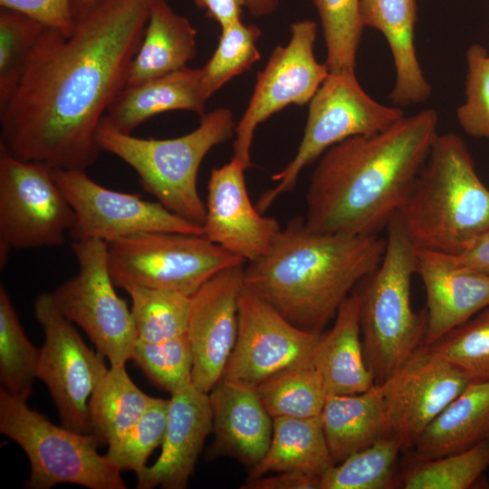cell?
<instances>
[{"label": "cell", "instance_id": "obj_44", "mask_svg": "<svg viewBox=\"0 0 489 489\" xmlns=\"http://www.w3.org/2000/svg\"><path fill=\"white\" fill-rule=\"evenodd\" d=\"M451 256L458 265L489 275V231L479 236L464 252Z\"/></svg>", "mask_w": 489, "mask_h": 489}, {"label": "cell", "instance_id": "obj_36", "mask_svg": "<svg viewBox=\"0 0 489 489\" xmlns=\"http://www.w3.org/2000/svg\"><path fill=\"white\" fill-rule=\"evenodd\" d=\"M427 347L471 382L489 380V306Z\"/></svg>", "mask_w": 489, "mask_h": 489}, {"label": "cell", "instance_id": "obj_34", "mask_svg": "<svg viewBox=\"0 0 489 489\" xmlns=\"http://www.w3.org/2000/svg\"><path fill=\"white\" fill-rule=\"evenodd\" d=\"M40 350L24 333L12 302L0 285V383L12 396L28 399L38 378Z\"/></svg>", "mask_w": 489, "mask_h": 489}, {"label": "cell", "instance_id": "obj_35", "mask_svg": "<svg viewBox=\"0 0 489 489\" xmlns=\"http://www.w3.org/2000/svg\"><path fill=\"white\" fill-rule=\"evenodd\" d=\"M321 19L330 73H355L363 23L360 0H312Z\"/></svg>", "mask_w": 489, "mask_h": 489}, {"label": "cell", "instance_id": "obj_47", "mask_svg": "<svg viewBox=\"0 0 489 489\" xmlns=\"http://www.w3.org/2000/svg\"><path fill=\"white\" fill-rule=\"evenodd\" d=\"M104 0H71L74 19L90 11Z\"/></svg>", "mask_w": 489, "mask_h": 489}, {"label": "cell", "instance_id": "obj_45", "mask_svg": "<svg viewBox=\"0 0 489 489\" xmlns=\"http://www.w3.org/2000/svg\"><path fill=\"white\" fill-rule=\"evenodd\" d=\"M221 28L241 21L242 0H195Z\"/></svg>", "mask_w": 489, "mask_h": 489}, {"label": "cell", "instance_id": "obj_25", "mask_svg": "<svg viewBox=\"0 0 489 489\" xmlns=\"http://www.w3.org/2000/svg\"><path fill=\"white\" fill-rule=\"evenodd\" d=\"M197 30L167 0H155L127 85H137L187 67L197 52Z\"/></svg>", "mask_w": 489, "mask_h": 489}, {"label": "cell", "instance_id": "obj_37", "mask_svg": "<svg viewBox=\"0 0 489 489\" xmlns=\"http://www.w3.org/2000/svg\"><path fill=\"white\" fill-rule=\"evenodd\" d=\"M47 27L20 12L0 10V105L21 80Z\"/></svg>", "mask_w": 489, "mask_h": 489}, {"label": "cell", "instance_id": "obj_3", "mask_svg": "<svg viewBox=\"0 0 489 489\" xmlns=\"http://www.w3.org/2000/svg\"><path fill=\"white\" fill-rule=\"evenodd\" d=\"M379 235L323 234L292 218L244 269V286L296 327L321 333L356 286L382 261Z\"/></svg>", "mask_w": 489, "mask_h": 489}, {"label": "cell", "instance_id": "obj_32", "mask_svg": "<svg viewBox=\"0 0 489 489\" xmlns=\"http://www.w3.org/2000/svg\"><path fill=\"white\" fill-rule=\"evenodd\" d=\"M120 287L131 299L137 340L158 342L187 333L191 296L133 283Z\"/></svg>", "mask_w": 489, "mask_h": 489}, {"label": "cell", "instance_id": "obj_16", "mask_svg": "<svg viewBox=\"0 0 489 489\" xmlns=\"http://www.w3.org/2000/svg\"><path fill=\"white\" fill-rule=\"evenodd\" d=\"M471 383L458 369L421 345L382 384L388 436L403 450L414 446L431 422Z\"/></svg>", "mask_w": 489, "mask_h": 489}, {"label": "cell", "instance_id": "obj_8", "mask_svg": "<svg viewBox=\"0 0 489 489\" xmlns=\"http://www.w3.org/2000/svg\"><path fill=\"white\" fill-rule=\"evenodd\" d=\"M303 137L292 160L272 179L255 205L264 214L281 195L294 189L302 170L331 146L351 137L380 132L405 117L404 110L382 104L360 86L355 73H330L309 102Z\"/></svg>", "mask_w": 489, "mask_h": 489}, {"label": "cell", "instance_id": "obj_23", "mask_svg": "<svg viewBox=\"0 0 489 489\" xmlns=\"http://www.w3.org/2000/svg\"><path fill=\"white\" fill-rule=\"evenodd\" d=\"M360 333V301L353 291L338 310L332 327L321 333L312 352L327 395L358 394L376 384Z\"/></svg>", "mask_w": 489, "mask_h": 489}, {"label": "cell", "instance_id": "obj_41", "mask_svg": "<svg viewBox=\"0 0 489 489\" xmlns=\"http://www.w3.org/2000/svg\"><path fill=\"white\" fill-rule=\"evenodd\" d=\"M465 61V100L456 109L457 121L467 135L489 140V53L474 43Z\"/></svg>", "mask_w": 489, "mask_h": 489}, {"label": "cell", "instance_id": "obj_22", "mask_svg": "<svg viewBox=\"0 0 489 489\" xmlns=\"http://www.w3.org/2000/svg\"><path fill=\"white\" fill-rule=\"evenodd\" d=\"M360 12L364 27L379 31L391 52L396 71L388 94L392 105L401 108L427 101L432 87L417 57L416 0H360Z\"/></svg>", "mask_w": 489, "mask_h": 489}, {"label": "cell", "instance_id": "obj_43", "mask_svg": "<svg viewBox=\"0 0 489 489\" xmlns=\"http://www.w3.org/2000/svg\"><path fill=\"white\" fill-rule=\"evenodd\" d=\"M321 477L297 471H282L273 475L249 479L242 487L248 489H320Z\"/></svg>", "mask_w": 489, "mask_h": 489}, {"label": "cell", "instance_id": "obj_13", "mask_svg": "<svg viewBox=\"0 0 489 489\" xmlns=\"http://www.w3.org/2000/svg\"><path fill=\"white\" fill-rule=\"evenodd\" d=\"M34 313L44 331L38 378L48 388L62 425L91 434L89 398L108 371L103 356L90 349L58 309L51 292L34 301Z\"/></svg>", "mask_w": 489, "mask_h": 489}, {"label": "cell", "instance_id": "obj_46", "mask_svg": "<svg viewBox=\"0 0 489 489\" xmlns=\"http://www.w3.org/2000/svg\"><path fill=\"white\" fill-rule=\"evenodd\" d=\"M244 6L254 16H264L276 10L279 0H242Z\"/></svg>", "mask_w": 489, "mask_h": 489}, {"label": "cell", "instance_id": "obj_19", "mask_svg": "<svg viewBox=\"0 0 489 489\" xmlns=\"http://www.w3.org/2000/svg\"><path fill=\"white\" fill-rule=\"evenodd\" d=\"M416 273L426 292L428 346L489 306V275L458 265L451 254L416 249Z\"/></svg>", "mask_w": 489, "mask_h": 489}, {"label": "cell", "instance_id": "obj_33", "mask_svg": "<svg viewBox=\"0 0 489 489\" xmlns=\"http://www.w3.org/2000/svg\"><path fill=\"white\" fill-rule=\"evenodd\" d=\"M403 447L387 436L333 465L321 477L320 489L396 488V465Z\"/></svg>", "mask_w": 489, "mask_h": 489}, {"label": "cell", "instance_id": "obj_39", "mask_svg": "<svg viewBox=\"0 0 489 489\" xmlns=\"http://www.w3.org/2000/svg\"><path fill=\"white\" fill-rule=\"evenodd\" d=\"M261 30L241 21L221 28L217 47L201 68L206 95L209 97L235 76L249 70L261 57L256 42Z\"/></svg>", "mask_w": 489, "mask_h": 489}, {"label": "cell", "instance_id": "obj_27", "mask_svg": "<svg viewBox=\"0 0 489 489\" xmlns=\"http://www.w3.org/2000/svg\"><path fill=\"white\" fill-rule=\"evenodd\" d=\"M489 438V380L471 382L425 429L413 457L436 458Z\"/></svg>", "mask_w": 489, "mask_h": 489}, {"label": "cell", "instance_id": "obj_42", "mask_svg": "<svg viewBox=\"0 0 489 489\" xmlns=\"http://www.w3.org/2000/svg\"><path fill=\"white\" fill-rule=\"evenodd\" d=\"M0 6L20 12L64 34H71L74 27L71 0H0Z\"/></svg>", "mask_w": 489, "mask_h": 489}, {"label": "cell", "instance_id": "obj_7", "mask_svg": "<svg viewBox=\"0 0 489 489\" xmlns=\"http://www.w3.org/2000/svg\"><path fill=\"white\" fill-rule=\"evenodd\" d=\"M26 401L0 388V431L27 455V488L73 484L90 489H126L120 471L99 454L101 443L94 434L56 426Z\"/></svg>", "mask_w": 489, "mask_h": 489}, {"label": "cell", "instance_id": "obj_5", "mask_svg": "<svg viewBox=\"0 0 489 489\" xmlns=\"http://www.w3.org/2000/svg\"><path fill=\"white\" fill-rule=\"evenodd\" d=\"M386 231L381 263L354 289L360 301L365 360L379 385L398 372L421 346L427 325L426 310L415 312L410 301L416 247L398 215Z\"/></svg>", "mask_w": 489, "mask_h": 489}, {"label": "cell", "instance_id": "obj_38", "mask_svg": "<svg viewBox=\"0 0 489 489\" xmlns=\"http://www.w3.org/2000/svg\"><path fill=\"white\" fill-rule=\"evenodd\" d=\"M131 360L170 395L193 384V351L187 333L158 342L137 340Z\"/></svg>", "mask_w": 489, "mask_h": 489}, {"label": "cell", "instance_id": "obj_10", "mask_svg": "<svg viewBox=\"0 0 489 489\" xmlns=\"http://www.w3.org/2000/svg\"><path fill=\"white\" fill-rule=\"evenodd\" d=\"M53 167L0 149V265L9 252L60 246L74 212L53 177Z\"/></svg>", "mask_w": 489, "mask_h": 489}, {"label": "cell", "instance_id": "obj_24", "mask_svg": "<svg viewBox=\"0 0 489 489\" xmlns=\"http://www.w3.org/2000/svg\"><path fill=\"white\" fill-rule=\"evenodd\" d=\"M207 100L201 68L187 66L137 85H127L102 119L120 132L131 134L151 117L169 110H188L202 117Z\"/></svg>", "mask_w": 489, "mask_h": 489}, {"label": "cell", "instance_id": "obj_20", "mask_svg": "<svg viewBox=\"0 0 489 489\" xmlns=\"http://www.w3.org/2000/svg\"><path fill=\"white\" fill-rule=\"evenodd\" d=\"M211 431L208 393L192 384L172 394L161 453L153 465L145 466L136 475L137 488H186Z\"/></svg>", "mask_w": 489, "mask_h": 489}, {"label": "cell", "instance_id": "obj_15", "mask_svg": "<svg viewBox=\"0 0 489 489\" xmlns=\"http://www.w3.org/2000/svg\"><path fill=\"white\" fill-rule=\"evenodd\" d=\"M321 333L302 330L243 287L236 340L222 379L256 388L277 372L312 356Z\"/></svg>", "mask_w": 489, "mask_h": 489}, {"label": "cell", "instance_id": "obj_4", "mask_svg": "<svg viewBox=\"0 0 489 489\" xmlns=\"http://www.w3.org/2000/svg\"><path fill=\"white\" fill-rule=\"evenodd\" d=\"M397 215L416 249L458 254L489 231V189L459 135L438 133Z\"/></svg>", "mask_w": 489, "mask_h": 489}, {"label": "cell", "instance_id": "obj_2", "mask_svg": "<svg viewBox=\"0 0 489 489\" xmlns=\"http://www.w3.org/2000/svg\"><path fill=\"white\" fill-rule=\"evenodd\" d=\"M426 109L371 135L329 148L311 176L304 223L312 231L379 235L407 201L438 135Z\"/></svg>", "mask_w": 489, "mask_h": 489}, {"label": "cell", "instance_id": "obj_6", "mask_svg": "<svg viewBox=\"0 0 489 489\" xmlns=\"http://www.w3.org/2000/svg\"><path fill=\"white\" fill-rule=\"evenodd\" d=\"M200 118L193 131L167 139L137 138L120 132L102 119L96 140L101 151L130 166L144 190L158 202L202 225L206 206L197 191V172L208 151L233 136L235 123L226 108H217Z\"/></svg>", "mask_w": 489, "mask_h": 489}, {"label": "cell", "instance_id": "obj_18", "mask_svg": "<svg viewBox=\"0 0 489 489\" xmlns=\"http://www.w3.org/2000/svg\"><path fill=\"white\" fill-rule=\"evenodd\" d=\"M243 163L233 157L213 168L207 184L204 235L244 262H254L270 248L282 229L276 219L252 205Z\"/></svg>", "mask_w": 489, "mask_h": 489}, {"label": "cell", "instance_id": "obj_11", "mask_svg": "<svg viewBox=\"0 0 489 489\" xmlns=\"http://www.w3.org/2000/svg\"><path fill=\"white\" fill-rule=\"evenodd\" d=\"M78 273L51 292L61 312L80 326L110 366L131 360L137 333L131 311L118 296L110 275L107 243L72 241Z\"/></svg>", "mask_w": 489, "mask_h": 489}, {"label": "cell", "instance_id": "obj_21", "mask_svg": "<svg viewBox=\"0 0 489 489\" xmlns=\"http://www.w3.org/2000/svg\"><path fill=\"white\" fill-rule=\"evenodd\" d=\"M208 396L215 435L212 452L254 465L269 448L273 424L256 389L221 379Z\"/></svg>", "mask_w": 489, "mask_h": 489}, {"label": "cell", "instance_id": "obj_12", "mask_svg": "<svg viewBox=\"0 0 489 489\" xmlns=\"http://www.w3.org/2000/svg\"><path fill=\"white\" fill-rule=\"evenodd\" d=\"M53 177L74 212L72 241L106 243L156 232L204 235L201 225L177 216L159 202L110 190L93 181L85 169L53 168Z\"/></svg>", "mask_w": 489, "mask_h": 489}, {"label": "cell", "instance_id": "obj_30", "mask_svg": "<svg viewBox=\"0 0 489 489\" xmlns=\"http://www.w3.org/2000/svg\"><path fill=\"white\" fill-rule=\"evenodd\" d=\"M312 356L277 372L255 388L273 418L321 415L327 394Z\"/></svg>", "mask_w": 489, "mask_h": 489}, {"label": "cell", "instance_id": "obj_31", "mask_svg": "<svg viewBox=\"0 0 489 489\" xmlns=\"http://www.w3.org/2000/svg\"><path fill=\"white\" fill-rule=\"evenodd\" d=\"M489 466V438L455 454L431 458L413 457L397 475L396 488L466 489Z\"/></svg>", "mask_w": 489, "mask_h": 489}, {"label": "cell", "instance_id": "obj_29", "mask_svg": "<svg viewBox=\"0 0 489 489\" xmlns=\"http://www.w3.org/2000/svg\"><path fill=\"white\" fill-rule=\"evenodd\" d=\"M154 398L136 386L125 365L110 366L89 400L91 433L109 446L139 420Z\"/></svg>", "mask_w": 489, "mask_h": 489}, {"label": "cell", "instance_id": "obj_9", "mask_svg": "<svg viewBox=\"0 0 489 489\" xmlns=\"http://www.w3.org/2000/svg\"><path fill=\"white\" fill-rule=\"evenodd\" d=\"M115 286L133 283L194 294L218 272L245 262L204 235L156 232L107 243Z\"/></svg>", "mask_w": 489, "mask_h": 489}, {"label": "cell", "instance_id": "obj_17", "mask_svg": "<svg viewBox=\"0 0 489 489\" xmlns=\"http://www.w3.org/2000/svg\"><path fill=\"white\" fill-rule=\"evenodd\" d=\"M244 269L241 264L218 272L190 297L192 382L206 393L222 379L236 340Z\"/></svg>", "mask_w": 489, "mask_h": 489}, {"label": "cell", "instance_id": "obj_1", "mask_svg": "<svg viewBox=\"0 0 489 489\" xmlns=\"http://www.w3.org/2000/svg\"><path fill=\"white\" fill-rule=\"evenodd\" d=\"M154 1L104 0L69 34L47 27L0 105V149L56 168L94 164L97 129L127 86Z\"/></svg>", "mask_w": 489, "mask_h": 489}, {"label": "cell", "instance_id": "obj_14", "mask_svg": "<svg viewBox=\"0 0 489 489\" xmlns=\"http://www.w3.org/2000/svg\"><path fill=\"white\" fill-rule=\"evenodd\" d=\"M317 24L301 20L292 24L291 39L273 49L264 69L257 74L248 106L235 126L234 157L247 169L252 166L251 148L256 127L290 104L311 101L328 78L326 63L314 56Z\"/></svg>", "mask_w": 489, "mask_h": 489}, {"label": "cell", "instance_id": "obj_40", "mask_svg": "<svg viewBox=\"0 0 489 489\" xmlns=\"http://www.w3.org/2000/svg\"><path fill=\"white\" fill-rule=\"evenodd\" d=\"M169 399L155 398L139 420L110 444L106 457L120 471L136 475L147 466L151 453L162 444Z\"/></svg>", "mask_w": 489, "mask_h": 489}, {"label": "cell", "instance_id": "obj_28", "mask_svg": "<svg viewBox=\"0 0 489 489\" xmlns=\"http://www.w3.org/2000/svg\"><path fill=\"white\" fill-rule=\"evenodd\" d=\"M269 448L251 469L250 479L282 471H297L322 477L335 465L320 416L275 417Z\"/></svg>", "mask_w": 489, "mask_h": 489}, {"label": "cell", "instance_id": "obj_26", "mask_svg": "<svg viewBox=\"0 0 489 489\" xmlns=\"http://www.w3.org/2000/svg\"><path fill=\"white\" fill-rule=\"evenodd\" d=\"M334 464L388 436L381 385L350 395H327L320 415Z\"/></svg>", "mask_w": 489, "mask_h": 489}]
</instances>
